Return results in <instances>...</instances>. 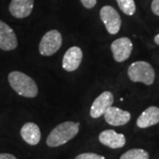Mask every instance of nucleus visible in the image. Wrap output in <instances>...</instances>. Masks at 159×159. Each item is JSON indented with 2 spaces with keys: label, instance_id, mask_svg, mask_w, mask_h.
<instances>
[{
  "label": "nucleus",
  "instance_id": "nucleus-21",
  "mask_svg": "<svg viewBox=\"0 0 159 159\" xmlns=\"http://www.w3.org/2000/svg\"><path fill=\"white\" fill-rule=\"evenodd\" d=\"M154 42H155L156 44L159 45V34H157L155 37H154Z\"/></svg>",
  "mask_w": 159,
  "mask_h": 159
},
{
  "label": "nucleus",
  "instance_id": "nucleus-13",
  "mask_svg": "<svg viewBox=\"0 0 159 159\" xmlns=\"http://www.w3.org/2000/svg\"><path fill=\"white\" fill-rule=\"evenodd\" d=\"M159 123V108L157 106H150L145 109L138 117L136 125L140 128H148Z\"/></svg>",
  "mask_w": 159,
  "mask_h": 159
},
{
  "label": "nucleus",
  "instance_id": "nucleus-20",
  "mask_svg": "<svg viewBox=\"0 0 159 159\" xmlns=\"http://www.w3.org/2000/svg\"><path fill=\"white\" fill-rule=\"evenodd\" d=\"M0 159H17V157L12 154L0 153Z\"/></svg>",
  "mask_w": 159,
  "mask_h": 159
},
{
  "label": "nucleus",
  "instance_id": "nucleus-19",
  "mask_svg": "<svg viewBox=\"0 0 159 159\" xmlns=\"http://www.w3.org/2000/svg\"><path fill=\"white\" fill-rule=\"evenodd\" d=\"M151 10H152L155 15L159 16V0H152Z\"/></svg>",
  "mask_w": 159,
  "mask_h": 159
},
{
  "label": "nucleus",
  "instance_id": "nucleus-3",
  "mask_svg": "<svg viewBox=\"0 0 159 159\" xmlns=\"http://www.w3.org/2000/svg\"><path fill=\"white\" fill-rule=\"evenodd\" d=\"M128 78L133 82H142L145 85H152L156 74L153 66L146 61H136L131 64L127 70Z\"/></svg>",
  "mask_w": 159,
  "mask_h": 159
},
{
  "label": "nucleus",
  "instance_id": "nucleus-7",
  "mask_svg": "<svg viewBox=\"0 0 159 159\" xmlns=\"http://www.w3.org/2000/svg\"><path fill=\"white\" fill-rule=\"evenodd\" d=\"M114 102V97L111 92L104 91L94 100L90 107V116L93 119H98L106 112Z\"/></svg>",
  "mask_w": 159,
  "mask_h": 159
},
{
  "label": "nucleus",
  "instance_id": "nucleus-2",
  "mask_svg": "<svg viewBox=\"0 0 159 159\" xmlns=\"http://www.w3.org/2000/svg\"><path fill=\"white\" fill-rule=\"evenodd\" d=\"M8 81L18 95L27 98H34L38 95V87L28 74L13 71L8 74Z\"/></svg>",
  "mask_w": 159,
  "mask_h": 159
},
{
  "label": "nucleus",
  "instance_id": "nucleus-6",
  "mask_svg": "<svg viewBox=\"0 0 159 159\" xmlns=\"http://www.w3.org/2000/svg\"><path fill=\"white\" fill-rule=\"evenodd\" d=\"M111 51L116 62H124L129 58L132 54L133 43L128 37H120L112 42Z\"/></svg>",
  "mask_w": 159,
  "mask_h": 159
},
{
  "label": "nucleus",
  "instance_id": "nucleus-14",
  "mask_svg": "<svg viewBox=\"0 0 159 159\" xmlns=\"http://www.w3.org/2000/svg\"><path fill=\"white\" fill-rule=\"evenodd\" d=\"M20 136L29 145L35 146L41 141V130L35 123L28 122L22 125L20 129Z\"/></svg>",
  "mask_w": 159,
  "mask_h": 159
},
{
  "label": "nucleus",
  "instance_id": "nucleus-5",
  "mask_svg": "<svg viewBox=\"0 0 159 159\" xmlns=\"http://www.w3.org/2000/svg\"><path fill=\"white\" fill-rule=\"evenodd\" d=\"M100 18L109 34H118L121 28V18L112 6H104L100 10Z\"/></svg>",
  "mask_w": 159,
  "mask_h": 159
},
{
  "label": "nucleus",
  "instance_id": "nucleus-16",
  "mask_svg": "<svg viewBox=\"0 0 159 159\" xmlns=\"http://www.w3.org/2000/svg\"><path fill=\"white\" fill-rule=\"evenodd\" d=\"M120 10L128 16H132L135 13L136 6L134 0H116Z\"/></svg>",
  "mask_w": 159,
  "mask_h": 159
},
{
  "label": "nucleus",
  "instance_id": "nucleus-9",
  "mask_svg": "<svg viewBox=\"0 0 159 159\" xmlns=\"http://www.w3.org/2000/svg\"><path fill=\"white\" fill-rule=\"evenodd\" d=\"M83 57L81 49L78 46L69 48L65 53L62 60V67L67 72H74L79 68Z\"/></svg>",
  "mask_w": 159,
  "mask_h": 159
},
{
  "label": "nucleus",
  "instance_id": "nucleus-12",
  "mask_svg": "<svg viewBox=\"0 0 159 159\" xmlns=\"http://www.w3.org/2000/svg\"><path fill=\"white\" fill-rule=\"evenodd\" d=\"M34 8V0H11L9 5L10 13L14 18L29 17Z\"/></svg>",
  "mask_w": 159,
  "mask_h": 159
},
{
  "label": "nucleus",
  "instance_id": "nucleus-18",
  "mask_svg": "<svg viewBox=\"0 0 159 159\" xmlns=\"http://www.w3.org/2000/svg\"><path fill=\"white\" fill-rule=\"evenodd\" d=\"M82 6L87 9H92L94 6L97 5V0H80Z\"/></svg>",
  "mask_w": 159,
  "mask_h": 159
},
{
  "label": "nucleus",
  "instance_id": "nucleus-15",
  "mask_svg": "<svg viewBox=\"0 0 159 159\" xmlns=\"http://www.w3.org/2000/svg\"><path fill=\"white\" fill-rule=\"evenodd\" d=\"M148 151L142 148H132L121 155L119 159H148Z\"/></svg>",
  "mask_w": 159,
  "mask_h": 159
},
{
  "label": "nucleus",
  "instance_id": "nucleus-17",
  "mask_svg": "<svg viewBox=\"0 0 159 159\" xmlns=\"http://www.w3.org/2000/svg\"><path fill=\"white\" fill-rule=\"evenodd\" d=\"M74 159H105V157L98 154L87 152V153L80 154Z\"/></svg>",
  "mask_w": 159,
  "mask_h": 159
},
{
  "label": "nucleus",
  "instance_id": "nucleus-4",
  "mask_svg": "<svg viewBox=\"0 0 159 159\" xmlns=\"http://www.w3.org/2000/svg\"><path fill=\"white\" fill-rule=\"evenodd\" d=\"M62 34L57 29L46 32L39 43V52L42 56L50 57L55 54L62 45Z\"/></svg>",
  "mask_w": 159,
  "mask_h": 159
},
{
  "label": "nucleus",
  "instance_id": "nucleus-8",
  "mask_svg": "<svg viewBox=\"0 0 159 159\" xmlns=\"http://www.w3.org/2000/svg\"><path fill=\"white\" fill-rule=\"evenodd\" d=\"M18 39L14 30L6 22L0 20V49L5 51L15 50Z\"/></svg>",
  "mask_w": 159,
  "mask_h": 159
},
{
  "label": "nucleus",
  "instance_id": "nucleus-10",
  "mask_svg": "<svg viewBox=\"0 0 159 159\" xmlns=\"http://www.w3.org/2000/svg\"><path fill=\"white\" fill-rule=\"evenodd\" d=\"M98 139L102 145L113 149L124 147L126 142L123 134H119L112 129H107L101 132Z\"/></svg>",
  "mask_w": 159,
  "mask_h": 159
},
{
  "label": "nucleus",
  "instance_id": "nucleus-1",
  "mask_svg": "<svg viewBox=\"0 0 159 159\" xmlns=\"http://www.w3.org/2000/svg\"><path fill=\"white\" fill-rule=\"evenodd\" d=\"M80 123L73 121H66L57 125L49 134L46 140V144L51 148L62 146L74 139L78 134Z\"/></svg>",
  "mask_w": 159,
  "mask_h": 159
},
{
  "label": "nucleus",
  "instance_id": "nucleus-11",
  "mask_svg": "<svg viewBox=\"0 0 159 159\" xmlns=\"http://www.w3.org/2000/svg\"><path fill=\"white\" fill-rule=\"evenodd\" d=\"M104 119L109 125L120 126L127 124L131 119V113L118 107L111 106L104 113Z\"/></svg>",
  "mask_w": 159,
  "mask_h": 159
}]
</instances>
